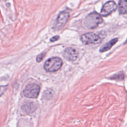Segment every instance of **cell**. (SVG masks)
Listing matches in <instances>:
<instances>
[{"instance_id": "cell-1", "label": "cell", "mask_w": 127, "mask_h": 127, "mask_svg": "<svg viewBox=\"0 0 127 127\" xmlns=\"http://www.w3.org/2000/svg\"><path fill=\"white\" fill-rule=\"evenodd\" d=\"M103 20L101 14L96 11L89 13L86 17L84 21V26L89 29L96 28Z\"/></svg>"}, {"instance_id": "cell-2", "label": "cell", "mask_w": 127, "mask_h": 127, "mask_svg": "<svg viewBox=\"0 0 127 127\" xmlns=\"http://www.w3.org/2000/svg\"><path fill=\"white\" fill-rule=\"evenodd\" d=\"M62 60L57 57L48 59L44 64V68L48 72H55L58 70L62 66Z\"/></svg>"}, {"instance_id": "cell-3", "label": "cell", "mask_w": 127, "mask_h": 127, "mask_svg": "<svg viewBox=\"0 0 127 127\" xmlns=\"http://www.w3.org/2000/svg\"><path fill=\"white\" fill-rule=\"evenodd\" d=\"M40 86L36 83H30L26 85L23 90L24 95L30 98H36L40 92Z\"/></svg>"}, {"instance_id": "cell-4", "label": "cell", "mask_w": 127, "mask_h": 127, "mask_svg": "<svg viewBox=\"0 0 127 127\" xmlns=\"http://www.w3.org/2000/svg\"><path fill=\"white\" fill-rule=\"evenodd\" d=\"M81 40L84 45H92L100 43L101 39L97 34L89 32L83 34L81 37Z\"/></svg>"}, {"instance_id": "cell-5", "label": "cell", "mask_w": 127, "mask_h": 127, "mask_svg": "<svg viewBox=\"0 0 127 127\" xmlns=\"http://www.w3.org/2000/svg\"><path fill=\"white\" fill-rule=\"evenodd\" d=\"M69 14L67 11H62L58 15L55 23L54 28L56 30L62 29L67 22Z\"/></svg>"}, {"instance_id": "cell-6", "label": "cell", "mask_w": 127, "mask_h": 127, "mask_svg": "<svg viewBox=\"0 0 127 127\" xmlns=\"http://www.w3.org/2000/svg\"><path fill=\"white\" fill-rule=\"evenodd\" d=\"M116 9L117 5L116 3L113 1H109L103 5L101 10V15L107 16Z\"/></svg>"}, {"instance_id": "cell-7", "label": "cell", "mask_w": 127, "mask_h": 127, "mask_svg": "<svg viewBox=\"0 0 127 127\" xmlns=\"http://www.w3.org/2000/svg\"><path fill=\"white\" fill-rule=\"evenodd\" d=\"M64 57L69 61H74L78 57V53L74 48L69 47L65 49L63 53Z\"/></svg>"}, {"instance_id": "cell-8", "label": "cell", "mask_w": 127, "mask_h": 127, "mask_svg": "<svg viewBox=\"0 0 127 127\" xmlns=\"http://www.w3.org/2000/svg\"><path fill=\"white\" fill-rule=\"evenodd\" d=\"M36 109V104L34 102H28L25 103L21 107L22 111L27 114L32 113Z\"/></svg>"}, {"instance_id": "cell-9", "label": "cell", "mask_w": 127, "mask_h": 127, "mask_svg": "<svg viewBox=\"0 0 127 127\" xmlns=\"http://www.w3.org/2000/svg\"><path fill=\"white\" fill-rule=\"evenodd\" d=\"M118 41V38H114L112 39L110 41L106 43L105 44L103 45L99 50L100 52H104L110 50L113 46L115 44V43Z\"/></svg>"}, {"instance_id": "cell-10", "label": "cell", "mask_w": 127, "mask_h": 127, "mask_svg": "<svg viewBox=\"0 0 127 127\" xmlns=\"http://www.w3.org/2000/svg\"><path fill=\"white\" fill-rule=\"evenodd\" d=\"M118 6L120 13H127V0H120L118 3Z\"/></svg>"}, {"instance_id": "cell-11", "label": "cell", "mask_w": 127, "mask_h": 127, "mask_svg": "<svg viewBox=\"0 0 127 127\" xmlns=\"http://www.w3.org/2000/svg\"><path fill=\"white\" fill-rule=\"evenodd\" d=\"M124 78V75L123 73L120 72L114 75L112 77H111L110 78L114 80H122Z\"/></svg>"}, {"instance_id": "cell-12", "label": "cell", "mask_w": 127, "mask_h": 127, "mask_svg": "<svg viewBox=\"0 0 127 127\" xmlns=\"http://www.w3.org/2000/svg\"><path fill=\"white\" fill-rule=\"evenodd\" d=\"M45 55V54L44 53H41V54L39 55L37 57V58H36L37 61L38 62L41 61L42 60L43 58L44 57Z\"/></svg>"}, {"instance_id": "cell-13", "label": "cell", "mask_w": 127, "mask_h": 127, "mask_svg": "<svg viewBox=\"0 0 127 127\" xmlns=\"http://www.w3.org/2000/svg\"><path fill=\"white\" fill-rule=\"evenodd\" d=\"M59 38H60V37L59 36L57 35V36H55L53 37L52 38H51L50 40L51 42H55L56 41H57Z\"/></svg>"}, {"instance_id": "cell-14", "label": "cell", "mask_w": 127, "mask_h": 127, "mask_svg": "<svg viewBox=\"0 0 127 127\" xmlns=\"http://www.w3.org/2000/svg\"><path fill=\"white\" fill-rule=\"evenodd\" d=\"M126 42H127V41H126Z\"/></svg>"}]
</instances>
